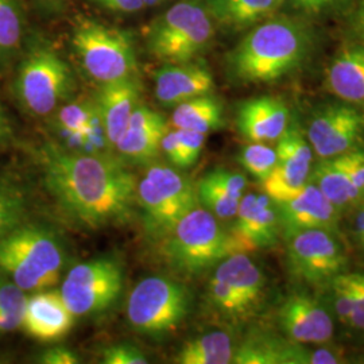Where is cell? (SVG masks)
Segmentation results:
<instances>
[{
  "mask_svg": "<svg viewBox=\"0 0 364 364\" xmlns=\"http://www.w3.org/2000/svg\"><path fill=\"white\" fill-rule=\"evenodd\" d=\"M39 164L48 192L69 220L95 230L130 218L138 183L117 158L48 142Z\"/></svg>",
  "mask_w": 364,
  "mask_h": 364,
  "instance_id": "obj_1",
  "label": "cell"
},
{
  "mask_svg": "<svg viewBox=\"0 0 364 364\" xmlns=\"http://www.w3.org/2000/svg\"><path fill=\"white\" fill-rule=\"evenodd\" d=\"M316 48V31L304 16L274 15L227 54V69L242 84L274 82L305 65Z\"/></svg>",
  "mask_w": 364,
  "mask_h": 364,
  "instance_id": "obj_2",
  "label": "cell"
},
{
  "mask_svg": "<svg viewBox=\"0 0 364 364\" xmlns=\"http://www.w3.org/2000/svg\"><path fill=\"white\" fill-rule=\"evenodd\" d=\"M64 263L58 237L38 224L23 223L0 240V275L26 293L55 285Z\"/></svg>",
  "mask_w": 364,
  "mask_h": 364,
  "instance_id": "obj_3",
  "label": "cell"
},
{
  "mask_svg": "<svg viewBox=\"0 0 364 364\" xmlns=\"http://www.w3.org/2000/svg\"><path fill=\"white\" fill-rule=\"evenodd\" d=\"M14 90L23 109L34 117H48L76 91L73 72L49 42L36 38L21 61Z\"/></svg>",
  "mask_w": 364,
  "mask_h": 364,
  "instance_id": "obj_4",
  "label": "cell"
},
{
  "mask_svg": "<svg viewBox=\"0 0 364 364\" xmlns=\"http://www.w3.org/2000/svg\"><path fill=\"white\" fill-rule=\"evenodd\" d=\"M213 37L215 22L205 0H181L147 27L146 46L158 60L181 64L205 52Z\"/></svg>",
  "mask_w": 364,
  "mask_h": 364,
  "instance_id": "obj_5",
  "label": "cell"
},
{
  "mask_svg": "<svg viewBox=\"0 0 364 364\" xmlns=\"http://www.w3.org/2000/svg\"><path fill=\"white\" fill-rule=\"evenodd\" d=\"M72 46L87 75L99 84L136 75L134 39L126 30L81 19L73 30Z\"/></svg>",
  "mask_w": 364,
  "mask_h": 364,
  "instance_id": "obj_6",
  "label": "cell"
},
{
  "mask_svg": "<svg viewBox=\"0 0 364 364\" xmlns=\"http://www.w3.org/2000/svg\"><path fill=\"white\" fill-rule=\"evenodd\" d=\"M165 240L170 263L186 274L201 273L235 254L230 232L209 210L198 207L189 210Z\"/></svg>",
  "mask_w": 364,
  "mask_h": 364,
  "instance_id": "obj_7",
  "label": "cell"
},
{
  "mask_svg": "<svg viewBox=\"0 0 364 364\" xmlns=\"http://www.w3.org/2000/svg\"><path fill=\"white\" fill-rule=\"evenodd\" d=\"M136 200L144 213L146 232L156 239H165L198 201L191 181L164 165L151 166L144 173L136 186Z\"/></svg>",
  "mask_w": 364,
  "mask_h": 364,
  "instance_id": "obj_8",
  "label": "cell"
},
{
  "mask_svg": "<svg viewBox=\"0 0 364 364\" xmlns=\"http://www.w3.org/2000/svg\"><path fill=\"white\" fill-rule=\"evenodd\" d=\"M189 311V294L178 282L165 277H147L132 289L127 301L131 326L146 335L174 331Z\"/></svg>",
  "mask_w": 364,
  "mask_h": 364,
  "instance_id": "obj_9",
  "label": "cell"
},
{
  "mask_svg": "<svg viewBox=\"0 0 364 364\" xmlns=\"http://www.w3.org/2000/svg\"><path fill=\"white\" fill-rule=\"evenodd\" d=\"M123 282L122 264L114 258L102 257L70 269L60 293L75 316H88L114 305L120 297Z\"/></svg>",
  "mask_w": 364,
  "mask_h": 364,
  "instance_id": "obj_10",
  "label": "cell"
},
{
  "mask_svg": "<svg viewBox=\"0 0 364 364\" xmlns=\"http://www.w3.org/2000/svg\"><path fill=\"white\" fill-rule=\"evenodd\" d=\"M287 264L299 281L320 285L343 273L347 252L335 232L305 230L287 237Z\"/></svg>",
  "mask_w": 364,
  "mask_h": 364,
  "instance_id": "obj_11",
  "label": "cell"
},
{
  "mask_svg": "<svg viewBox=\"0 0 364 364\" xmlns=\"http://www.w3.org/2000/svg\"><path fill=\"white\" fill-rule=\"evenodd\" d=\"M264 277L246 254H232L221 260L209 281V299L221 313L240 316L259 301Z\"/></svg>",
  "mask_w": 364,
  "mask_h": 364,
  "instance_id": "obj_12",
  "label": "cell"
},
{
  "mask_svg": "<svg viewBox=\"0 0 364 364\" xmlns=\"http://www.w3.org/2000/svg\"><path fill=\"white\" fill-rule=\"evenodd\" d=\"M306 138L321 159L346 154L363 144L364 114L344 102L321 105L313 112Z\"/></svg>",
  "mask_w": 364,
  "mask_h": 364,
  "instance_id": "obj_13",
  "label": "cell"
},
{
  "mask_svg": "<svg viewBox=\"0 0 364 364\" xmlns=\"http://www.w3.org/2000/svg\"><path fill=\"white\" fill-rule=\"evenodd\" d=\"M277 165L262 181L264 193L279 204L293 197L308 183L313 164V149L308 138L296 127L289 126L278 139Z\"/></svg>",
  "mask_w": 364,
  "mask_h": 364,
  "instance_id": "obj_14",
  "label": "cell"
},
{
  "mask_svg": "<svg viewBox=\"0 0 364 364\" xmlns=\"http://www.w3.org/2000/svg\"><path fill=\"white\" fill-rule=\"evenodd\" d=\"M235 219L234 228L230 232L235 254L270 247L277 242L278 210L266 193L243 196Z\"/></svg>",
  "mask_w": 364,
  "mask_h": 364,
  "instance_id": "obj_15",
  "label": "cell"
},
{
  "mask_svg": "<svg viewBox=\"0 0 364 364\" xmlns=\"http://www.w3.org/2000/svg\"><path fill=\"white\" fill-rule=\"evenodd\" d=\"M275 205L287 237L305 230L336 232L338 209L312 182H308L299 193Z\"/></svg>",
  "mask_w": 364,
  "mask_h": 364,
  "instance_id": "obj_16",
  "label": "cell"
},
{
  "mask_svg": "<svg viewBox=\"0 0 364 364\" xmlns=\"http://www.w3.org/2000/svg\"><path fill=\"white\" fill-rule=\"evenodd\" d=\"M278 320L291 341L301 344H324L333 336V321L320 302L296 294L282 304Z\"/></svg>",
  "mask_w": 364,
  "mask_h": 364,
  "instance_id": "obj_17",
  "label": "cell"
},
{
  "mask_svg": "<svg viewBox=\"0 0 364 364\" xmlns=\"http://www.w3.org/2000/svg\"><path fill=\"white\" fill-rule=\"evenodd\" d=\"M213 76L207 66L197 63L168 64L154 75V92L161 105L176 107L197 96L212 93Z\"/></svg>",
  "mask_w": 364,
  "mask_h": 364,
  "instance_id": "obj_18",
  "label": "cell"
},
{
  "mask_svg": "<svg viewBox=\"0 0 364 364\" xmlns=\"http://www.w3.org/2000/svg\"><path fill=\"white\" fill-rule=\"evenodd\" d=\"M166 131L165 117L149 105H139L114 147L131 162H150L159 154L161 141Z\"/></svg>",
  "mask_w": 364,
  "mask_h": 364,
  "instance_id": "obj_19",
  "label": "cell"
},
{
  "mask_svg": "<svg viewBox=\"0 0 364 364\" xmlns=\"http://www.w3.org/2000/svg\"><path fill=\"white\" fill-rule=\"evenodd\" d=\"M75 317L60 291L39 290L27 299L22 328L39 341H54L72 329Z\"/></svg>",
  "mask_w": 364,
  "mask_h": 364,
  "instance_id": "obj_20",
  "label": "cell"
},
{
  "mask_svg": "<svg viewBox=\"0 0 364 364\" xmlns=\"http://www.w3.org/2000/svg\"><path fill=\"white\" fill-rule=\"evenodd\" d=\"M289 108L275 96H259L242 103L237 129L250 142H275L289 127Z\"/></svg>",
  "mask_w": 364,
  "mask_h": 364,
  "instance_id": "obj_21",
  "label": "cell"
},
{
  "mask_svg": "<svg viewBox=\"0 0 364 364\" xmlns=\"http://www.w3.org/2000/svg\"><path fill=\"white\" fill-rule=\"evenodd\" d=\"M141 91L142 87L136 75L102 84L95 105L111 146H115L126 130L134 109L139 105Z\"/></svg>",
  "mask_w": 364,
  "mask_h": 364,
  "instance_id": "obj_22",
  "label": "cell"
},
{
  "mask_svg": "<svg viewBox=\"0 0 364 364\" xmlns=\"http://www.w3.org/2000/svg\"><path fill=\"white\" fill-rule=\"evenodd\" d=\"M328 91L344 103L364 108V42L341 45L326 69Z\"/></svg>",
  "mask_w": 364,
  "mask_h": 364,
  "instance_id": "obj_23",
  "label": "cell"
},
{
  "mask_svg": "<svg viewBox=\"0 0 364 364\" xmlns=\"http://www.w3.org/2000/svg\"><path fill=\"white\" fill-rule=\"evenodd\" d=\"M287 0H205L215 25L227 31H243L277 15Z\"/></svg>",
  "mask_w": 364,
  "mask_h": 364,
  "instance_id": "obj_24",
  "label": "cell"
},
{
  "mask_svg": "<svg viewBox=\"0 0 364 364\" xmlns=\"http://www.w3.org/2000/svg\"><path fill=\"white\" fill-rule=\"evenodd\" d=\"M309 178L338 209L347 208L360 201L338 156L323 158L314 168L312 166Z\"/></svg>",
  "mask_w": 364,
  "mask_h": 364,
  "instance_id": "obj_25",
  "label": "cell"
},
{
  "mask_svg": "<svg viewBox=\"0 0 364 364\" xmlns=\"http://www.w3.org/2000/svg\"><path fill=\"white\" fill-rule=\"evenodd\" d=\"M171 123L176 129L208 134L224 126V108L212 93L197 96L176 105Z\"/></svg>",
  "mask_w": 364,
  "mask_h": 364,
  "instance_id": "obj_26",
  "label": "cell"
},
{
  "mask_svg": "<svg viewBox=\"0 0 364 364\" xmlns=\"http://www.w3.org/2000/svg\"><path fill=\"white\" fill-rule=\"evenodd\" d=\"M234 352V346L228 333L209 332L185 343L177 355V363H231Z\"/></svg>",
  "mask_w": 364,
  "mask_h": 364,
  "instance_id": "obj_27",
  "label": "cell"
},
{
  "mask_svg": "<svg viewBox=\"0 0 364 364\" xmlns=\"http://www.w3.org/2000/svg\"><path fill=\"white\" fill-rule=\"evenodd\" d=\"M25 16L19 0H0V68H6L21 52Z\"/></svg>",
  "mask_w": 364,
  "mask_h": 364,
  "instance_id": "obj_28",
  "label": "cell"
},
{
  "mask_svg": "<svg viewBox=\"0 0 364 364\" xmlns=\"http://www.w3.org/2000/svg\"><path fill=\"white\" fill-rule=\"evenodd\" d=\"M27 196L16 182L0 177V240L26 223Z\"/></svg>",
  "mask_w": 364,
  "mask_h": 364,
  "instance_id": "obj_29",
  "label": "cell"
},
{
  "mask_svg": "<svg viewBox=\"0 0 364 364\" xmlns=\"http://www.w3.org/2000/svg\"><path fill=\"white\" fill-rule=\"evenodd\" d=\"M289 341L255 336L250 338L234 352L236 364H285Z\"/></svg>",
  "mask_w": 364,
  "mask_h": 364,
  "instance_id": "obj_30",
  "label": "cell"
},
{
  "mask_svg": "<svg viewBox=\"0 0 364 364\" xmlns=\"http://www.w3.org/2000/svg\"><path fill=\"white\" fill-rule=\"evenodd\" d=\"M27 299L23 289L10 278L0 275V333L13 332L22 326Z\"/></svg>",
  "mask_w": 364,
  "mask_h": 364,
  "instance_id": "obj_31",
  "label": "cell"
},
{
  "mask_svg": "<svg viewBox=\"0 0 364 364\" xmlns=\"http://www.w3.org/2000/svg\"><path fill=\"white\" fill-rule=\"evenodd\" d=\"M196 192L198 201L215 218L221 220H228L236 216L240 200L221 192L208 182L204 181L203 178L197 183Z\"/></svg>",
  "mask_w": 364,
  "mask_h": 364,
  "instance_id": "obj_32",
  "label": "cell"
},
{
  "mask_svg": "<svg viewBox=\"0 0 364 364\" xmlns=\"http://www.w3.org/2000/svg\"><path fill=\"white\" fill-rule=\"evenodd\" d=\"M239 159L251 176L263 181L277 165V151L267 144L251 142L242 149Z\"/></svg>",
  "mask_w": 364,
  "mask_h": 364,
  "instance_id": "obj_33",
  "label": "cell"
},
{
  "mask_svg": "<svg viewBox=\"0 0 364 364\" xmlns=\"http://www.w3.org/2000/svg\"><path fill=\"white\" fill-rule=\"evenodd\" d=\"M293 10L304 18H321L350 13L355 0H287Z\"/></svg>",
  "mask_w": 364,
  "mask_h": 364,
  "instance_id": "obj_34",
  "label": "cell"
},
{
  "mask_svg": "<svg viewBox=\"0 0 364 364\" xmlns=\"http://www.w3.org/2000/svg\"><path fill=\"white\" fill-rule=\"evenodd\" d=\"M203 180L215 186L221 192L227 193L234 198L242 200L247 186V181L243 174L231 170L216 169L209 171L203 177Z\"/></svg>",
  "mask_w": 364,
  "mask_h": 364,
  "instance_id": "obj_35",
  "label": "cell"
},
{
  "mask_svg": "<svg viewBox=\"0 0 364 364\" xmlns=\"http://www.w3.org/2000/svg\"><path fill=\"white\" fill-rule=\"evenodd\" d=\"M338 158L347 170L352 185L362 201L364 200V144L346 154L338 156Z\"/></svg>",
  "mask_w": 364,
  "mask_h": 364,
  "instance_id": "obj_36",
  "label": "cell"
},
{
  "mask_svg": "<svg viewBox=\"0 0 364 364\" xmlns=\"http://www.w3.org/2000/svg\"><path fill=\"white\" fill-rule=\"evenodd\" d=\"M176 130L181 144L183 165L185 168H191L198 159V156L204 149L207 134L192 130H181V129H176Z\"/></svg>",
  "mask_w": 364,
  "mask_h": 364,
  "instance_id": "obj_37",
  "label": "cell"
},
{
  "mask_svg": "<svg viewBox=\"0 0 364 364\" xmlns=\"http://www.w3.org/2000/svg\"><path fill=\"white\" fill-rule=\"evenodd\" d=\"M353 296L351 326L364 332V274L344 273Z\"/></svg>",
  "mask_w": 364,
  "mask_h": 364,
  "instance_id": "obj_38",
  "label": "cell"
},
{
  "mask_svg": "<svg viewBox=\"0 0 364 364\" xmlns=\"http://www.w3.org/2000/svg\"><path fill=\"white\" fill-rule=\"evenodd\" d=\"M105 364H146L147 358L136 347L130 344H115L103 352Z\"/></svg>",
  "mask_w": 364,
  "mask_h": 364,
  "instance_id": "obj_39",
  "label": "cell"
},
{
  "mask_svg": "<svg viewBox=\"0 0 364 364\" xmlns=\"http://www.w3.org/2000/svg\"><path fill=\"white\" fill-rule=\"evenodd\" d=\"M161 151H164V154L168 156V159L174 166L185 169L181 144H180L177 130L165 132V135L162 136V141H161Z\"/></svg>",
  "mask_w": 364,
  "mask_h": 364,
  "instance_id": "obj_40",
  "label": "cell"
},
{
  "mask_svg": "<svg viewBox=\"0 0 364 364\" xmlns=\"http://www.w3.org/2000/svg\"><path fill=\"white\" fill-rule=\"evenodd\" d=\"M39 363L43 364H77V353L64 346H57L43 352L38 358Z\"/></svg>",
  "mask_w": 364,
  "mask_h": 364,
  "instance_id": "obj_41",
  "label": "cell"
},
{
  "mask_svg": "<svg viewBox=\"0 0 364 364\" xmlns=\"http://www.w3.org/2000/svg\"><path fill=\"white\" fill-rule=\"evenodd\" d=\"M112 13L135 14L144 7V0H91Z\"/></svg>",
  "mask_w": 364,
  "mask_h": 364,
  "instance_id": "obj_42",
  "label": "cell"
},
{
  "mask_svg": "<svg viewBox=\"0 0 364 364\" xmlns=\"http://www.w3.org/2000/svg\"><path fill=\"white\" fill-rule=\"evenodd\" d=\"M348 22L355 37L364 42V0L355 3L351 11L348 13Z\"/></svg>",
  "mask_w": 364,
  "mask_h": 364,
  "instance_id": "obj_43",
  "label": "cell"
},
{
  "mask_svg": "<svg viewBox=\"0 0 364 364\" xmlns=\"http://www.w3.org/2000/svg\"><path fill=\"white\" fill-rule=\"evenodd\" d=\"M11 124H10V120L6 115L3 107L0 105V149H3L6 144L10 141L11 138Z\"/></svg>",
  "mask_w": 364,
  "mask_h": 364,
  "instance_id": "obj_44",
  "label": "cell"
},
{
  "mask_svg": "<svg viewBox=\"0 0 364 364\" xmlns=\"http://www.w3.org/2000/svg\"><path fill=\"white\" fill-rule=\"evenodd\" d=\"M39 6L48 13H61L68 3V0H37Z\"/></svg>",
  "mask_w": 364,
  "mask_h": 364,
  "instance_id": "obj_45",
  "label": "cell"
},
{
  "mask_svg": "<svg viewBox=\"0 0 364 364\" xmlns=\"http://www.w3.org/2000/svg\"><path fill=\"white\" fill-rule=\"evenodd\" d=\"M355 234L356 239L359 242V245L364 248V205L359 210L358 216H356V223H355Z\"/></svg>",
  "mask_w": 364,
  "mask_h": 364,
  "instance_id": "obj_46",
  "label": "cell"
},
{
  "mask_svg": "<svg viewBox=\"0 0 364 364\" xmlns=\"http://www.w3.org/2000/svg\"><path fill=\"white\" fill-rule=\"evenodd\" d=\"M164 1H166V0H144V6H149V7H154V6L162 4Z\"/></svg>",
  "mask_w": 364,
  "mask_h": 364,
  "instance_id": "obj_47",
  "label": "cell"
}]
</instances>
